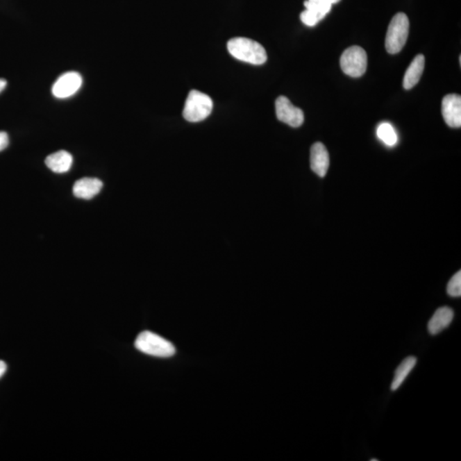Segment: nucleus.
<instances>
[{
    "mask_svg": "<svg viewBox=\"0 0 461 461\" xmlns=\"http://www.w3.org/2000/svg\"><path fill=\"white\" fill-rule=\"evenodd\" d=\"M275 110L278 121L292 128H299L303 125L304 121L303 110L294 106L286 97H278L275 102Z\"/></svg>",
    "mask_w": 461,
    "mask_h": 461,
    "instance_id": "obj_7",
    "label": "nucleus"
},
{
    "mask_svg": "<svg viewBox=\"0 0 461 461\" xmlns=\"http://www.w3.org/2000/svg\"><path fill=\"white\" fill-rule=\"evenodd\" d=\"M83 85V77L77 72L62 74L53 85L51 92L57 99H68L76 94Z\"/></svg>",
    "mask_w": 461,
    "mask_h": 461,
    "instance_id": "obj_8",
    "label": "nucleus"
},
{
    "mask_svg": "<svg viewBox=\"0 0 461 461\" xmlns=\"http://www.w3.org/2000/svg\"><path fill=\"white\" fill-rule=\"evenodd\" d=\"M46 165L56 174H65L72 169L73 157L68 151H59L48 156Z\"/></svg>",
    "mask_w": 461,
    "mask_h": 461,
    "instance_id": "obj_14",
    "label": "nucleus"
},
{
    "mask_svg": "<svg viewBox=\"0 0 461 461\" xmlns=\"http://www.w3.org/2000/svg\"><path fill=\"white\" fill-rule=\"evenodd\" d=\"M453 311L449 307H441L435 312L428 323V330L431 335H437L451 324Z\"/></svg>",
    "mask_w": 461,
    "mask_h": 461,
    "instance_id": "obj_12",
    "label": "nucleus"
},
{
    "mask_svg": "<svg viewBox=\"0 0 461 461\" xmlns=\"http://www.w3.org/2000/svg\"><path fill=\"white\" fill-rule=\"evenodd\" d=\"M135 347L137 351L151 356L167 357L176 354V349L172 343L151 332H143L137 337Z\"/></svg>",
    "mask_w": 461,
    "mask_h": 461,
    "instance_id": "obj_2",
    "label": "nucleus"
},
{
    "mask_svg": "<svg viewBox=\"0 0 461 461\" xmlns=\"http://www.w3.org/2000/svg\"><path fill=\"white\" fill-rule=\"evenodd\" d=\"M408 17L406 14L399 13L392 18L385 39V47L389 54H396L403 49L409 35Z\"/></svg>",
    "mask_w": 461,
    "mask_h": 461,
    "instance_id": "obj_3",
    "label": "nucleus"
},
{
    "mask_svg": "<svg viewBox=\"0 0 461 461\" xmlns=\"http://www.w3.org/2000/svg\"><path fill=\"white\" fill-rule=\"evenodd\" d=\"M378 460H377V459H373V460H371V461H378Z\"/></svg>",
    "mask_w": 461,
    "mask_h": 461,
    "instance_id": "obj_21",
    "label": "nucleus"
},
{
    "mask_svg": "<svg viewBox=\"0 0 461 461\" xmlns=\"http://www.w3.org/2000/svg\"><path fill=\"white\" fill-rule=\"evenodd\" d=\"M228 50L237 60L251 65H262L267 60V51L261 44L243 37L230 40Z\"/></svg>",
    "mask_w": 461,
    "mask_h": 461,
    "instance_id": "obj_1",
    "label": "nucleus"
},
{
    "mask_svg": "<svg viewBox=\"0 0 461 461\" xmlns=\"http://www.w3.org/2000/svg\"><path fill=\"white\" fill-rule=\"evenodd\" d=\"M330 165L329 153L322 143H315L311 147L310 166L319 177H325Z\"/></svg>",
    "mask_w": 461,
    "mask_h": 461,
    "instance_id": "obj_10",
    "label": "nucleus"
},
{
    "mask_svg": "<svg viewBox=\"0 0 461 461\" xmlns=\"http://www.w3.org/2000/svg\"><path fill=\"white\" fill-rule=\"evenodd\" d=\"M9 146V136L6 132H0V151Z\"/></svg>",
    "mask_w": 461,
    "mask_h": 461,
    "instance_id": "obj_18",
    "label": "nucleus"
},
{
    "mask_svg": "<svg viewBox=\"0 0 461 461\" xmlns=\"http://www.w3.org/2000/svg\"><path fill=\"white\" fill-rule=\"evenodd\" d=\"M7 370V365L5 362H3V360H0V378H1L3 375L6 373Z\"/></svg>",
    "mask_w": 461,
    "mask_h": 461,
    "instance_id": "obj_19",
    "label": "nucleus"
},
{
    "mask_svg": "<svg viewBox=\"0 0 461 461\" xmlns=\"http://www.w3.org/2000/svg\"><path fill=\"white\" fill-rule=\"evenodd\" d=\"M442 113L444 121L451 128H458L461 126V97L449 94L442 103Z\"/></svg>",
    "mask_w": 461,
    "mask_h": 461,
    "instance_id": "obj_9",
    "label": "nucleus"
},
{
    "mask_svg": "<svg viewBox=\"0 0 461 461\" xmlns=\"http://www.w3.org/2000/svg\"><path fill=\"white\" fill-rule=\"evenodd\" d=\"M447 292L449 296L453 297H460L461 296V272H457L449 280L447 286Z\"/></svg>",
    "mask_w": 461,
    "mask_h": 461,
    "instance_id": "obj_17",
    "label": "nucleus"
},
{
    "mask_svg": "<svg viewBox=\"0 0 461 461\" xmlns=\"http://www.w3.org/2000/svg\"><path fill=\"white\" fill-rule=\"evenodd\" d=\"M342 70L347 76L358 78L367 72V55L360 47H351L344 51L340 58Z\"/></svg>",
    "mask_w": 461,
    "mask_h": 461,
    "instance_id": "obj_5",
    "label": "nucleus"
},
{
    "mask_svg": "<svg viewBox=\"0 0 461 461\" xmlns=\"http://www.w3.org/2000/svg\"><path fill=\"white\" fill-rule=\"evenodd\" d=\"M341 0H307L304 2L306 10L300 15L301 21L308 27H314L324 19L332 9V6Z\"/></svg>",
    "mask_w": 461,
    "mask_h": 461,
    "instance_id": "obj_6",
    "label": "nucleus"
},
{
    "mask_svg": "<svg viewBox=\"0 0 461 461\" xmlns=\"http://www.w3.org/2000/svg\"><path fill=\"white\" fill-rule=\"evenodd\" d=\"M213 110V101L203 92L192 90L185 100L183 117L187 121L199 122L210 117Z\"/></svg>",
    "mask_w": 461,
    "mask_h": 461,
    "instance_id": "obj_4",
    "label": "nucleus"
},
{
    "mask_svg": "<svg viewBox=\"0 0 461 461\" xmlns=\"http://www.w3.org/2000/svg\"><path fill=\"white\" fill-rule=\"evenodd\" d=\"M103 188V182L97 178H83L73 187L74 195L78 199L89 200L98 195Z\"/></svg>",
    "mask_w": 461,
    "mask_h": 461,
    "instance_id": "obj_11",
    "label": "nucleus"
},
{
    "mask_svg": "<svg viewBox=\"0 0 461 461\" xmlns=\"http://www.w3.org/2000/svg\"><path fill=\"white\" fill-rule=\"evenodd\" d=\"M416 364H417V358L414 356H408L403 360V362L400 364V366L396 368L395 371V377H394L392 384V392H395V390L400 388V386L403 384L408 374L414 369Z\"/></svg>",
    "mask_w": 461,
    "mask_h": 461,
    "instance_id": "obj_15",
    "label": "nucleus"
},
{
    "mask_svg": "<svg viewBox=\"0 0 461 461\" xmlns=\"http://www.w3.org/2000/svg\"><path fill=\"white\" fill-rule=\"evenodd\" d=\"M426 59L423 55L416 56L414 60L408 66L403 78V87L406 90H410L414 85L419 83L421 78L424 69H425Z\"/></svg>",
    "mask_w": 461,
    "mask_h": 461,
    "instance_id": "obj_13",
    "label": "nucleus"
},
{
    "mask_svg": "<svg viewBox=\"0 0 461 461\" xmlns=\"http://www.w3.org/2000/svg\"><path fill=\"white\" fill-rule=\"evenodd\" d=\"M377 135L383 142L389 146H395L397 143V140H399L395 129H394L392 125L387 124V122H384V124L378 126Z\"/></svg>",
    "mask_w": 461,
    "mask_h": 461,
    "instance_id": "obj_16",
    "label": "nucleus"
},
{
    "mask_svg": "<svg viewBox=\"0 0 461 461\" xmlns=\"http://www.w3.org/2000/svg\"><path fill=\"white\" fill-rule=\"evenodd\" d=\"M7 85V81L5 79H0V92H1L3 89L6 88Z\"/></svg>",
    "mask_w": 461,
    "mask_h": 461,
    "instance_id": "obj_20",
    "label": "nucleus"
}]
</instances>
